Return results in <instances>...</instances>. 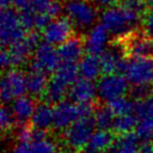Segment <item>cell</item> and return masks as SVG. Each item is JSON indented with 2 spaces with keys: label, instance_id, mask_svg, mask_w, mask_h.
Segmentation results:
<instances>
[{
  "label": "cell",
  "instance_id": "1",
  "mask_svg": "<svg viewBox=\"0 0 153 153\" xmlns=\"http://www.w3.org/2000/svg\"><path fill=\"white\" fill-rule=\"evenodd\" d=\"M140 18V14L121 4L105 9L101 15V23L114 36H124L135 27Z\"/></svg>",
  "mask_w": 153,
  "mask_h": 153
},
{
  "label": "cell",
  "instance_id": "2",
  "mask_svg": "<svg viewBox=\"0 0 153 153\" xmlns=\"http://www.w3.org/2000/svg\"><path fill=\"white\" fill-rule=\"evenodd\" d=\"M94 113L91 104H76L71 100H63L53 107V128L64 131L79 119L94 117Z\"/></svg>",
  "mask_w": 153,
  "mask_h": 153
},
{
  "label": "cell",
  "instance_id": "3",
  "mask_svg": "<svg viewBox=\"0 0 153 153\" xmlns=\"http://www.w3.org/2000/svg\"><path fill=\"white\" fill-rule=\"evenodd\" d=\"M26 37V30L21 22L20 14L10 7L1 10L0 15V40L3 47H7L20 42Z\"/></svg>",
  "mask_w": 153,
  "mask_h": 153
},
{
  "label": "cell",
  "instance_id": "4",
  "mask_svg": "<svg viewBox=\"0 0 153 153\" xmlns=\"http://www.w3.org/2000/svg\"><path fill=\"white\" fill-rule=\"evenodd\" d=\"M64 12L71 23L84 30L94 25L98 18V11L89 0H67Z\"/></svg>",
  "mask_w": 153,
  "mask_h": 153
},
{
  "label": "cell",
  "instance_id": "5",
  "mask_svg": "<svg viewBox=\"0 0 153 153\" xmlns=\"http://www.w3.org/2000/svg\"><path fill=\"white\" fill-rule=\"evenodd\" d=\"M94 128L96 124L94 117L79 119L63 131L64 140L70 149L80 151L88 146V143L94 132Z\"/></svg>",
  "mask_w": 153,
  "mask_h": 153
},
{
  "label": "cell",
  "instance_id": "6",
  "mask_svg": "<svg viewBox=\"0 0 153 153\" xmlns=\"http://www.w3.org/2000/svg\"><path fill=\"white\" fill-rule=\"evenodd\" d=\"M27 92L26 74L17 68H12L4 72L0 85L1 100L5 104H12L15 100Z\"/></svg>",
  "mask_w": 153,
  "mask_h": 153
},
{
  "label": "cell",
  "instance_id": "7",
  "mask_svg": "<svg viewBox=\"0 0 153 153\" xmlns=\"http://www.w3.org/2000/svg\"><path fill=\"white\" fill-rule=\"evenodd\" d=\"M97 86L99 98L109 104L125 96L129 88V82L122 74H105Z\"/></svg>",
  "mask_w": 153,
  "mask_h": 153
},
{
  "label": "cell",
  "instance_id": "8",
  "mask_svg": "<svg viewBox=\"0 0 153 153\" xmlns=\"http://www.w3.org/2000/svg\"><path fill=\"white\" fill-rule=\"evenodd\" d=\"M124 74L131 85H148L153 79V57L131 58Z\"/></svg>",
  "mask_w": 153,
  "mask_h": 153
},
{
  "label": "cell",
  "instance_id": "9",
  "mask_svg": "<svg viewBox=\"0 0 153 153\" xmlns=\"http://www.w3.org/2000/svg\"><path fill=\"white\" fill-rule=\"evenodd\" d=\"M60 64L61 60L58 53V49H56L53 45L43 42L35 51L30 68L42 70L46 74H51V72L55 74Z\"/></svg>",
  "mask_w": 153,
  "mask_h": 153
},
{
  "label": "cell",
  "instance_id": "10",
  "mask_svg": "<svg viewBox=\"0 0 153 153\" xmlns=\"http://www.w3.org/2000/svg\"><path fill=\"white\" fill-rule=\"evenodd\" d=\"M74 33V24L67 17H59L53 19L43 30V39L51 45H62L69 40Z\"/></svg>",
  "mask_w": 153,
  "mask_h": 153
},
{
  "label": "cell",
  "instance_id": "11",
  "mask_svg": "<svg viewBox=\"0 0 153 153\" xmlns=\"http://www.w3.org/2000/svg\"><path fill=\"white\" fill-rule=\"evenodd\" d=\"M40 36L37 33H30L20 42L12 45L7 48L12 67H19L27 61L30 53L40 45Z\"/></svg>",
  "mask_w": 153,
  "mask_h": 153
},
{
  "label": "cell",
  "instance_id": "12",
  "mask_svg": "<svg viewBox=\"0 0 153 153\" xmlns=\"http://www.w3.org/2000/svg\"><path fill=\"white\" fill-rule=\"evenodd\" d=\"M109 30L102 23L96 24L88 32L84 41L88 55L100 57L105 51L109 40Z\"/></svg>",
  "mask_w": 153,
  "mask_h": 153
},
{
  "label": "cell",
  "instance_id": "13",
  "mask_svg": "<svg viewBox=\"0 0 153 153\" xmlns=\"http://www.w3.org/2000/svg\"><path fill=\"white\" fill-rule=\"evenodd\" d=\"M68 96L76 104H90L98 96V86L94 81L79 78L70 86Z\"/></svg>",
  "mask_w": 153,
  "mask_h": 153
},
{
  "label": "cell",
  "instance_id": "14",
  "mask_svg": "<svg viewBox=\"0 0 153 153\" xmlns=\"http://www.w3.org/2000/svg\"><path fill=\"white\" fill-rule=\"evenodd\" d=\"M84 51H85V44L79 37H71L69 40L58 47V53L61 63L76 64V62L83 59Z\"/></svg>",
  "mask_w": 153,
  "mask_h": 153
},
{
  "label": "cell",
  "instance_id": "15",
  "mask_svg": "<svg viewBox=\"0 0 153 153\" xmlns=\"http://www.w3.org/2000/svg\"><path fill=\"white\" fill-rule=\"evenodd\" d=\"M102 71L105 74H124L127 67V62L117 49H106L100 56Z\"/></svg>",
  "mask_w": 153,
  "mask_h": 153
},
{
  "label": "cell",
  "instance_id": "16",
  "mask_svg": "<svg viewBox=\"0 0 153 153\" xmlns=\"http://www.w3.org/2000/svg\"><path fill=\"white\" fill-rule=\"evenodd\" d=\"M56 149V143L46 136L42 138H33L30 142H17L12 153H55Z\"/></svg>",
  "mask_w": 153,
  "mask_h": 153
},
{
  "label": "cell",
  "instance_id": "17",
  "mask_svg": "<svg viewBox=\"0 0 153 153\" xmlns=\"http://www.w3.org/2000/svg\"><path fill=\"white\" fill-rule=\"evenodd\" d=\"M36 104L32 97L22 96L12 103V112L18 124L24 125L27 121H30L35 110Z\"/></svg>",
  "mask_w": 153,
  "mask_h": 153
},
{
  "label": "cell",
  "instance_id": "18",
  "mask_svg": "<svg viewBox=\"0 0 153 153\" xmlns=\"http://www.w3.org/2000/svg\"><path fill=\"white\" fill-rule=\"evenodd\" d=\"M49 80L47 74L42 70L30 68V71L26 74V84L27 92L33 97H40L45 94L48 86Z\"/></svg>",
  "mask_w": 153,
  "mask_h": 153
},
{
  "label": "cell",
  "instance_id": "19",
  "mask_svg": "<svg viewBox=\"0 0 153 153\" xmlns=\"http://www.w3.org/2000/svg\"><path fill=\"white\" fill-rule=\"evenodd\" d=\"M30 123L35 129L46 131L53 126V108L48 103L38 105L30 119Z\"/></svg>",
  "mask_w": 153,
  "mask_h": 153
},
{
  "label": "cell",
  "instance_id": "20",
  "mask_svg": "<svg viewBox=\"0 0 153 153\" xmlns=\"http://www.w3.org/2000/svg\"><path fill=\"white\" fill-rule=\"evenodd\" d=\"M127 51L131 58L153 57V39L134 36L128 41Z\"/></svg>",
  "mask_w": 153,
  "mask_h": 153
},
{
  "label": "cell",
  "instance_id": "21",
  "mask_svg": "<svg viewBox=\"0 0 153 153\" xmlns=\"http://www.w3.org/2000/svg\"><path fill=\"white\" fill-rule=\"evenodd\" d=\"M79 72L81 78L94 81L98 79L102 74V66H101L100 58L98 56L87 55L79 63Z\"/></svg>",
  "mask_w": 153,
  "mask_h": 153
},
{
  "label": "cell",
  "instance_id": "22",
  "mask_svg": "<svg viewBox=\"0 0 153 153\" xmlns=\"http://www.w3.org/2000/svg\"><path fill=\"white\" fill-rule=\"evenodd\" d=\"M114 142V137H113L112 133L109 132V130L98 129L92 134L91 138L88 143V147L94 149L97 152L102 153L107 151L108 149L112 148Z\"/></svg>",
  "mask_w": 153,
  "mask_h": 153
},
{
  "label": "cell",
  "instance_id": "23",
  "mask_svg": "<svg viewBox=\"0 0 153 153\" xmlns=\"http://www.w3.org/2000/svg\"><path fill=\"white\" fill-rule=\"evenodd\" d=\"M79 66H76V64L74 63H61L53 74V78L67 85L69 88L79 79Z\"/></svg>",
  "mask_w": 153,
  "mask_h": 153
},
{
  "label": "cell",
  "instance_id": "24",
  "mask_svg": "<svg viewBox=\"0 0 153 153\" xmlns=\"http://www.w3.org/2000/svg\"><path fill=\"white\" fill-rule=\"evenodd\" d=\"M68 91H69V87L67 85L63 84L53 76L49 80L47 89L44 94V99L48 104H51V103L58 104L59 102L63 101L64 97L66 96Z\"/></svg>",
  "mask_w": 153,
  "mask_h": 153
},
{
  "label": "cell",
  "instance_id": "25",
  "mask_svg": "<svg viewBox=\"0 0 153 153\" xmlns=\"http://www.w3.org/2000/svg\"><path fill=\"white\" fill-rule=\"evenodd\" d=\"M138 140L136 134L133 133L120 135L112 146V153H138Z\"/></svg>",
  "mask_w": 153,
  "mask_h": 153
},
{
  "label": "cell",
  "instance_id": "26",
  "mask_svg": "<svg viewBox=\"0 0 153 153\" xmlns=\"http://www.w3.org/2000/svg\"><path fill=\"white\" fill-rule=\"evenodd\" d=\"M94 120L96 127L98 129L109 130L110 128H112L115 120V115L109 106H102L99 107L97 110H94Z\"/></svg>",
  "mask_w": 153,
  "mask_h": 153
},
{
  "label": "cell",
  "instance_id": "27",
  "mask_svg": "<svg viewBox=\"0 0 153 153\" xmlns=\"http://www.w3.org/2000/svg\"><path fill=\"white\" fill-rule=\"evenodd\" d=\"M137 122L138 120L134 113L121 115V117H115L112 129L115 133L120 134V135L131 133L132 130L134 128H136V126H137Z\"/></svg>",
  "mask_w": 153,
  "mask_h": 153
},
{
  "label": "cell",
  "instance_id": "28",
  "mask_svg": "<svg viewBox=\"0 0 153 153\" xmlns=\"http://www.w3.org/2000/svg\"><path fill=\"white\" fill-rule=\"evenodd\" d=\"M134 114L136 115L138 121L140 120H152L153 121V94L135 103Z\"/></svg>",
  "mask_w": 153,
  "mask_h": 153
},
{
  "label": "cell",
  "instance_id": "29",
  "mask_svg": "<svg viewBox=\"0 0 153 153\" xmlns=\"http://www.w3.org/2000/svg\"><path fill=\"white\" fill-rule=\"evenodd\" d=\"M108 106L110 107V109L114 113L115 117H121V115L134 113L135 103L132 102L130 99L122 97V98H119L113 101V102L109 103Z\"/></svg>",
  "mask_w": 153,
  "mask_h": 153
},
{
  "label": "cell",
  "instance_id": "30",
  "mask_svg": "<svg viewBox=\"0 0 153 153\" xmlns=\"http://www.w3.org/2000/svg\"><path fill=\"white\" fill-rule=\"evenodd\" d=\"M135 134L140 140L153 142V121L152 120H140L135 128Z\"/></svg>",
  "mask_w": 153,
  "mask_h": 153
},
{
  "label": "cell",
  "instance_id": "31",
  "mask_svg": "<svg viewBox=\"0 0 153 153\" xmlns=\"http://www.w3.org/2000/svg\"><path fill=\"white\" fill-rule=\"evenodd\" d=\"M55 0H30L26 7L22 10H27L35 16L48 15Z\"/></svg>",
  "mask_w": 153,
  "mask_h": 153
},
{
  "label": "cell",
  "instance_id": "32",
  "mask_svg": "<svg viewBox=\"0 0 153 153\" xmlns=\"http://www.w3.org/2000/svg\"><path fill=\"white\" fill-rule=\"evenodd\" d=\"M17 123L16 119L14 117L12 109L9 107L3 106L1 108V113H0V126H1V130L3 132H7L13 128V126Z\"/></svg>",
  "mask_w": 153,
  "mask_h": 153
},
{
  "label": "cell",
  "instance_id": "33",
  "mask_svg": "<svg viewBox=\"0 0 153 153\" xmlns=\"http://www.w3.org/2000/svg\"><path fill=\"white\" fill-rule=\"evenodd\" d=\"M34 128L28 127L26 125H22L21 127L18 128L17 132H16V137H17V142H30L33 140V135H34Z\"/></svg>",
  "mask_w": 153,
  "mask_h": 153
},
{
  "label": "cell",
  "instance_id": "34",
  "mask_svg": "<svg viewBox=\"0 0 153 153\" xmlns=\"http://www.w3.org/2000/svg\"><path fill=\"white\" fill-rule=\"evenodd\" d=\"M122 5L138 14H142V12L147 7L145 0H124L122 2Z\"/></svg>",
  "mask_w": 153,
  "mask_h": 153
},
{
  "label": "cell",
  "instance_id": "35",
  "mask_svg": "<svg viewBox=\"0 0 153 153\" xmlns=\"http://www.w3.org/2000/svg\"><path fill=\"white\" fill-rule=\"evenodd\" d=\"M151 94H152V92H151V88L149 87L148 85L134 86L133 90H132V96L137 101L147 98V97L150 96Z\"/></svg>",
  "mask_w": 153,
  "mask_h": 153
},
{
  "label": "cell",
  "instance_id": "36",
  "mask_svg": "<svg viewBox=\"0 0 153 153\" xmlns=\"http://www.w3.org/2000/svg\"><path fill=\"white\" fill-rule=\"evenodd\" d=\"M144 30L147 37L153 39V9L149 10L144 20Z\"/></svg>",
  "mask_w": 153,
  "mask_h": 153
},
{
  "label": "cell",
  "instance_id": "37",
  "mask_svg": "<svg viewBox=\"0 0 153 153\" xmlns=\"http://www.w3.org/2000/svg\"><path fill=\"white\" fill-rule=\"evenodd\" d=\"M0 62H1V66L3 69H7L12 67L11 65V60H10V56L7 53V49L3 48L1 51V56H0Z\"/></svg>",
  "mask_w": 153,
  "mask_h": 153
},
{
  "label": "cell",
  "instance_id": "38",
  "mask_svg": "<svg viewBox=\"0 0 153 153\" xmlns=\"http://www.w3.org/2000/svg\"><path fill=\"white\" fill-rule=\"evenodd\" d=\"M138 153H153V142H145L140 145Z\"/></svg>",
  "mask_w": 153,
  "mask_h": 153
},
{
  "label": "cell",
  "instance_id": "39",
  "mask_svg": "<svg viewBox=\"0 0 153 153\" xmlns=\"http://www.w3.org/2000/svg\"><path fill=\"white\" fill-rule=\"evenodd\" d=\"M94 1L98 5H100V7H106V9H107V7H113V5L117 3V0H94Z\"/></svg>",
  "mask_w": 153,
  "mask_h": 153
},
{
  "label": "cell",
  "instance_id": "40",
  "mask_svg": "<svg viewBox=\"0 0 153 153\" xmlns=\"http://www.w3.org/2000/svg\"><path fill=\"white\" fill-rule=\"evenodd\" d=\"M12 1H13L14 7L19 10V11H21L22 9H24L26 7V4L28 3L30 0H12Z\"/></svg>",
  "mask_w": 153,
  "mask_h": 153
},
{
  "label": "cell",
  "instance_id": "41",
  "mask_svg": "<svg viewBox=\"0 0 153 153\" xmlns=\"http://www.w3.org/2000/svg\"><path fill=\"white\" fill-rule=\"evenodd\" d=\"M12 4H13V1H12V0H0V5H1V10L10 9Z\"/></svg>",
  "mask_w": 153,
  "mask_h": 153
},
{
  "label": "cell",
  "instance_id": "42",
  "mask_svg": "<svg viewBox=\"0 0 153 153\" xmlns=\"http://www.w3.org/2000/svg\"><path fill=\"white\" fill-rule=\"evenodd\" d=\"M79 153H99L97 152V151H94V149H91L90 147H85V148H83L82 150L79 151Z\"/></svg>",
  "mask_w": 153,
  "mask_h": 153
},
{
  "label": "cell",
  "instance_id": "43",
  "mask_svg": "<svg viewBox=\"0 0 153 153\" xmlns=\"http://www.w3.org/2000/svg\"><path fill=\"white\" fill-rule=\"evenodd\" d=\"M145 3H146L147 9H149V10L153 9V0H145Z\"/></svg>",
  "mask_w": 153,
  "mask_h": 153
},
{
  "label": "cell",
  "instance_id": "44",
  "mask_svg": "<svg viewBox=\"0 0 153 153\" xmlns=\"http://www.w3.org/2000/svg\"><path fill=\"white\" fill-rule=\"evenodd\" d=\"M55 153H69V152H66V151H56Z\"/></svg>",
  "mask_w": 153,
  "mask_h": 153
},
{
  "label": "cell",
  "instance_id": "45",
  "mask_svg": "<svg viewBox=\"0 0 153 153\" xmlns=\"http://www.w3.org/2000/svg\"><path fill=\"white\" fill-rule=\"evenodd\" d=\"M151 84H152V86H153V79H152V81H151Z\"/></svg>",
  "mask_w": 153,
  "mask_h": 153
}]
</instances>
